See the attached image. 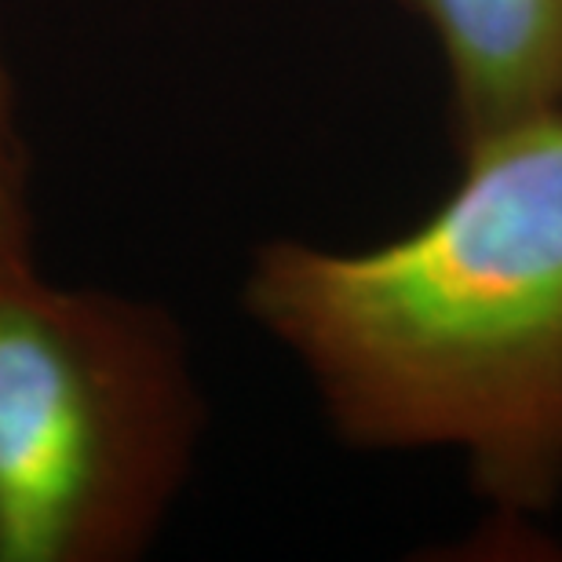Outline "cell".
Wrapping results in <instances>:
<instances>
[{
    "instance_id": "1",
    "label": "cell",
    "mask_w": 562,
    "mask_h": 562,
    "mask_svg": "<svg viewBox=\"0 0 562 562\" xmlns=\"http://www.w3.org/2000/svg\"><path fill=\"white\" fill-rule=\"evenodd\" d=\"M245 311L362 449H460L508 519L562 490V110L464 150L457 190L362 252L271 241Z\"/></svg>"
},
{
    "instance_id": "2",
    "label": "cell",
    "mask_w": 562,
    "mask_h": 562,
    "mask_svg": "<svg viewBox=\"0 0 562 562\" xmlns=\"http://www.w3.org/2000/svg\"><path fill=\"white\" fill-rule=\"evenodd\" d=\"M205 435L165 307L0 267V562H128L172 515Z\"/></svg>"
},
{
    "instance_id": "3",
    "label": "cell",
    "mask_w": 562,
    "mask_h": 562,
    "mask_svg": "<svg viewBox=\"0 0 562 562\" xmlns=\"http://www.w3.org/2000/svg\"><path fill=\"white\" fill-rule=\"evenodd\" d=\"M435 33L460 150L562 110V0H406Z\"/></svg>"
},
{
    "instance_id": "4",
    "label": "cell",
    "mask_w": 562,
    "mask_h": 562,
    "mask_svg": "<svg viewBox=\"0 0 562 562\" xmlns=\"http://www.w3.org/2000/svg\"><path fill=\"white\" fill-rule=\"evenodd\" d=\"M33 263L26 154L11 114V85L0 81V267Z\"/></svg>"
},
{
    "instance_id": "5",
    "label": "cell",
    "mask_w": 562,
    "mask_h": 562,
    "mask_svg": "<svg viewBox=\"0 0 562 562\" xmlns=\"http://www.w3.org/2000/svg\"><path fill=\"white\" fill-rule=\"evenodd\" d=\"M0 81H4V85H8V70H4V63H0Z\"/></svg>"
}]
</instances>
